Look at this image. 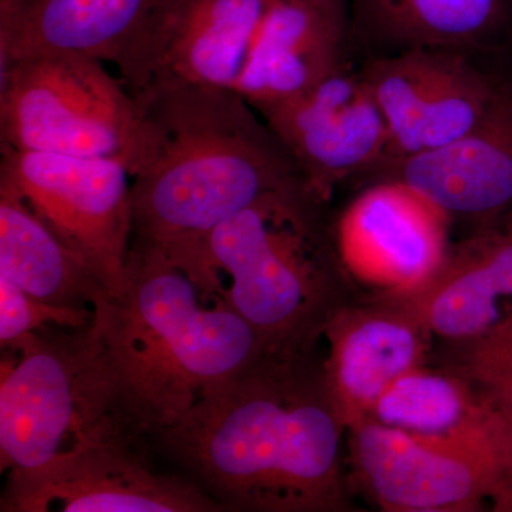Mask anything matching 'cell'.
I'll list each match as a JSON object with an SVG mask.
<instances>
[{"instance_id":"obj_16","label":"cell","mask_w":512,"mask_h":512,"mask_svg":"<svg viewBox=\"0 0 512 512\" xmlns=\"http://www.w3.org/2000/svg\"><path fill=\"white\" fill-rule=\"evenodd\" d=\"M178 0H26L0 20V66L40 55L79 53L130 69Z\"/></svg>"},{"instance_id":"obj_10","label":"cell","mask_w":512,"mask_h":512,"mask_svg":"<svg viewBox=\"0 0 512 512\" xmlns=\"http://www.w3.org/2000/svg\"><path fill=\"white\" fill-rule=\"evenodd\" d=\"M252 107L322 204L346 181H373L389 167L386 117L365 76L348 62L302 92Z\"/></svg>"},{"instance_id":"obj_25","label":"cell","mask_w":512,"mask_h":512,"mask_svg":"<svg viewBox=\"0 0 512 512\" xmlns=\"http://www.w3.org/2000/svg\"><path fill=\"white\" fill-rule=\"evenodd\" d=\"M501 227L512 234V210L508 212L507 217L501 222Z\"/></svg>"},{"instance_id":"obj_3","label":"cell","mask_w":512,"mask_h":512,"mask_svg":"<svg viewBox=\"0 0 512 512\" xmlns=\"http://www.w3.org/2000/svg\"><path fill=\"white\" fill-rule=\"evenodd\" d=\"M94 312L101 373L134 439L170 429L266 353L258 333L224 298L202 292L160 249L136 239L126 292Z\"/></svg>"},{"instance_id":"obj_19","label":"cell","mask_w":512,"mask_h":512,"mask_svg":"<svg viewBox=\"0 0 512 512\" xmlns=\"http://www.w3.org/2000/svg\"><path fill=\"white\" fill-rule=\"evenodd\" d=\"M350 37L375 55L414 46L498 53L512 36V0H349Z\"/></svg>"},{"instance_id":"obj_4","label":"cell","mask_w":512,"mask_h":512,"mask_svg":"<svg viewBox=\"0 0 512 512\" xmlns=\"http://www.w3.org/2000/svg\"><path fill=\"white\" fill-rule=\"evenodd\" d=\"M349 37V0H178L121 82L201 84L259 106L348 62Z\"/></svg>"},{"instance_id":"obj_11","label":"cell","mask_w":512,"mask_h":512,"mask_svg":"<svg viewBox=\"0 0 512 512\" xmlns=\"http://www.w3.org/2000/svg\"><path fill=\"white\" fill-rule=\"evenodd\" d=\"M353 484L389 512H474L512 474V458L436 443L373 420L350 427Z\"/></svg>"},{"instance_id":"obj_2","label":"cell","mask_w":512,"mask_h":512,"mask_svg":"<svg viewBox=\"0 0 512 512\" xmlns=\"http://www.w3.org/2000/svg\"><path fill=\"white\" fill-rule=\"evenodd\" d=\"M144 146L131 175L133 239L160 249L201 291L224 295L208 238L268 192L303 180L261 114L238 94L185 82L133 93Z\"/></svg>"},{"instance_id":"obj_20","label":"cell","mask_w":512,"mask_h":512,"mask_svg":"<svg viewBox=\"0 0 512 512\" xmlns=\"http://www.w3.org/2000/svg\"><path fill=\"white\" fill-rule=\"evenodd\" d=\"M0 278L53 305L96 311L110 299L92 269L0 184Z\"/></svg>"},{"instance_id":"obj_17","label":"cell","mask_w":512,"mask_h":512,"mask_svg":"<svg viewBox=\"0 0 512 512\" xmlns=\"http://www.w3.org/2000/svg\"><path fill=\"white\" fill-rule=\"evenodd\" d=\"M433 338L448 345L484 338L512 320V234L478 229L453 245L439 274L414 295Z\"/></svg>"},{"instance_id":"obj_8","label":"cell","mask_w":512,"mask_h":512,"mask_svg":"<svg viewBox=\"0 0 512 512\" xmlns=\"http://www.w3.org/2000/svg\"><path fill=\"white\" fill-rule=\"evenodd\" d=\"M0 184L83 259L110 299L124 295L134 221L131 174L123 164L2 147Z\"/></svg>"},{"instance_id":"obj_18","label":"cell","mask_w":512,"mask_h":512,"mask_svg":"<svg viewBox=\"0 0 512 512\" xmlns=\"http://www.w3.org/2000/svg\"><path fill=\"white\" fill-rule=\"evenodd\" d=\"M420 439L512 458V423L466 377L424 365L400 376L367 417Z\"/></svg>"},{"instance_id":"obj_21","label":"cell","mask_w":512,"mask_h":512,"mask_svg":"<svg viewBox=\"0 0 512 512\" xmlns=\"http://www.w3.org/2000/svg\"><path fill=\"white\" fill-rule=\"evenodd\" d=\"M441 359L512 423V320L473 342L446 343Z\"/></svg>"},{"instance_id":"obj_1","label":"cell","mask_w":512,"mask_h":512,"mask_svg":"<svg viewBox=\"0 0 512 512\" xmlns=\"http://www.w3.org/2000/svg\"><path fill=\"white\" fill-rule=\"evenodd\" d=\"M345 431L315 353H265L157 439L227 511L348 512Z\"/></svg>"},{"instance_id":"obj_9","label":"cell","mask_w":512,"mask_h":512,"mask_svg":"<svg viewBox=\"0 0 512 512\" xmlns=\"http://www.w3.org/2000/svg\"><path fill=\"white\" fill-rule=\"evenodd\" d=\"M480 56L460 47L414 46L363 63L360 72L389 127L386 170L446 147L480 123L507 76L485 69Z\"/></svg>"},{"instance_id":"obj_15","label":"cell","mask_w":512,"mask_h":512,"mask_svg":"<svg viewBox=\"0 0 512 512\" xmlns=\"http://www.w3.org/2000/svg\"><path fill=\"white\" fill-rule=\"evenodd\" d=\"M382 178L412 185L474 231L501 225L512 210V74L466 136L400 161L376 180Z\"/></svg>"},{"instance_id":"obj_12","label":"cell","mask_w":512,"mask_h":512,"mask_svg":"<svg viewBox=\"0 0 512 512\" xmlns=\"http://www.w3.org/2000/svg\"><path fill=\"white\" fill-rule=\"evenodd\" d=\"M2 512L227 511L194 480L156 473L133 437L101 441L36 473L8 476Z\"/></svg>"},{"instance_id":"obj_22","label":"cell","mask_w":512,"mask_h":512,"mask_svg":"<svg viewBox=\"0 0 512 512\" xmlns=\"http://www.w3.org/2000/svg\"><path fill=\"white\" fill-rule=\"evenodd\" d=\"M96 312L89 308H70L36 299L28 292L0 278V345L2 349L20 339L52 328H93Z\"/></svg>"},{"instance_id":"obj_5","label":"cell","mask_w":512,"mask_h":512,"mask_svg":"<svg viewBox=\"0 0 512 512\" xmlns=\"http://www.w3.org/2000/svg\"><path fill=\"white\" fill-rule=\"evenodd\" d=\"M322 204L298 180L212 232L207 262L224 299L274 356L315 353L330 320L360 293Z\"/></svg>"},{"instance_id":"obj_7","label":"cell","mask_w":512,"mask_h":512,"mask_svg":"<svg viewBox=\"0 0 512 512\" xmlns=\"http://www.w3.org/2000/svg\"><path fill=\"white\" fill-rule=\"evenodd\" d=\"M0 72L2 147L116 160L133 175L144 117L106 63L79 53H40L3 64Z\"/></svg>"},{"instance_id":"obj_6","label":"cell","mask_w":512,"mask_h":512,"mask_svg":"<svg viewBox=\"0 0 512 512\" xmlns=\"http://www.w3.org/2000/svg\"><path fill=\"white\" fill-rule=\"evenodd\" d=\"M3 350L15 359L2 360L0 377L2 473H36L101 441L133 437L114 410L92 328L39 330Z\"/></svg>"},{"instance_id":"obj_13","label":"cell","mask_w":512,"mask_h":512,"mask_svg":"<svg viewBox=\"0 0 512 512\" xmlns=\"http://www.w3.org/2000/svg\"><path fill=\"white\" fill-rule=\"evenodd\" d=\"M450 217L412 185L370 181L330 222L340 259L356 284L414 295L433 281L450 249Z\"/></svg>"},{"instance_id":"obj_23","label":"cell","mask_w":512,"mask_h":512,"mask_svg":"<svg viewBox=\"0 0 512 512\" xmlns=\"http://www.w3.org/2000/svg\"><path fill=\"white\" fill-rule=\"evenodd\" d=\"M491 505H493V511L512 512V474L501 485Z\"/></svg>"},{"instance_id":"obj_14","label":"cell","mask_w":512,"mask_h":512,"mask_svg":"<svg viewBox=\"0 0 512 512\" xmlns=\"http://www.w3.org/2000/svg\"><path fill=\"white\" fill-rule=\"evenodd\" d=\"M323 338L325 382L346 430L366 420L400 376L429 365L434 339L407 296L379 292L343 306Z\"/></svg>"},{"instance_id":"obj_24","label":"cell","mask_w":512,"mask_h":512,"mask_svg":"<svg viewBox=\"0 0 512 512\" xmlns=\"http://www.w3.org/2000/svg\"><path fill=\"white\" fill-rule=\"evenodd\" d=\"M26 0H0V20L10 18L13 13L22 8Z\"/></svg>"}]
</instances>
